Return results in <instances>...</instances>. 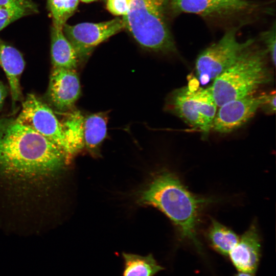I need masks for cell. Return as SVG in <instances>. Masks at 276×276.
<instances>
[{
  "label": "cell",
  "instance_id": "obj_1",
  "mask_svg": "<svg viewBox=\"0 0 276 276\" xmlns=\"http://www.w3.org/2000/svg\"><path fill=\"white\" fill-rule=\"evenodd\" d=\"M71 160L57 146L16 118L0 119V174L22 182L56 176Z\"/></svg>",
  "mask_w": 276,
  "mask_h": 276
},
{
  "label": "cell",
  "instance_id": "obj_2",
  "mask_svg": "<svg viewBox=\"0 0 276 276\" xmlns=\"http://www.w3.org/2000/svg\"><path fill=\"white\" fill-rule=\"evenodd\" d=\"M209 201L190 192L173 173L165 171L155 175L141 193L138 202L156 208L177 227L181 238L201 250L197 236L199 213Z\"/></svg>",
  "mask_w": 276,
  "mask_h": 276
},
{
  "label": "cell",
  "instance_id": "obj_3",
  "mask_svg": "<svg viewBox=\"0 0 276 276\" xmlns=\"http://www.w3.org/2000/svg\"><path fill=\"white\" fill-rule=\"evenodd\" d=\"M255 40L237 60L214 80L209 86L217 106L253 95L272 80L267 65V52L259 48Z\"/></svg>",
  "mask_w": 276,
  "mask_h": 276
},
{
  "label": "cell",
  "instance_id": "obj_4",
  "mask_svg": "<svg viewBox=\"0 0 276 276\" xmlns=\"http://www.w3.org/2000/svg\"><path fill=\"white\" fill-rule=\"evenodd\" d=\"M170 0H128L123 16L125 28L141 47L157 53H171L176 48L167 19Z\"/></svg>",
  "mask_w": 276,
  "mask_h": 276
},
{
  "label": "cell",
  "instance_id": "obj_5",
  "mask_svg": "<svg viewBox=\"0 0 276 276\" xmlns=\"http://www.w3.org/2000/svg\"><path fill=\"white\" fill-rule=\"evenodd\" d=\"M217 105L209 87L202 88L191 80L188 86L173 91L167 99L166 110L207 136L212 129Z\"/></svg>",
  "mask_w": 276,
  "mask_h": 276
},
{
  "label": "cell",
  "instance_id": "obj_6",
  "mask_svg": "<svg viewBox=\"0 0 276 276\" xmlns=\"http://www.w3.org/2000/svg\"><path fill=\"white\" fill-rule=\"evenodd\" d=\"M240 26L228 29L221 38L203 50L195 62L198 82L205 85L232 65L255 39L240 42L237 33Z\"/></svg>",
  "mask_w": 276,
  "mask_h": 276
},
{
  "label": "cell",
  "instance_id": "obj_7",
  "mask_svg": "<svg viewBox=\"0 0 276 276\" xmlns=\"http://www.w3.org/2000/svg\"><path fill=\"white\" fill-rule=\"evenodd\" d=\"M16 119L39 133L60 149L71 160L74 155L68 143L63 121L35 95H28Z\"/></svg>",
  "mask_w": 276,
  "mask_h": 276
},
{
  "label": "cell",
  "instance_id": "obj_8",
  "mask_svg": "<svg viewBox=\"0 0 276 276\" xmlns=\"http://www.w3.org/2000/svg\"><path fill=\"white\" fill-rule=\"evenodd\" d=\"M125 29L122 17L101 22L65 24L62 31L76 53L78 62H85L101 43Z\"/></svg>",
  "mask_w": 276,
  "mask_h": 276
},
{
  "label": "cell",
  "instance_id": "obj_9",
  "mask_svg": "<svg viewBox=\"0 0 276 276\" xmlns=\"http://www.w3.org/2000/svg\"><path fill=\"white\" fill-rule=\"evenodd\" d=\"M173 12L193 13L207 19L224 20L259 12L261 4L247 0H170Z\"/></svg>",
  "mask_w": 276,
  "mask_h": 276
},
{
  "label": "cell",
  "instance_id": "obj_10",
  "mask_svg": "<svg viewBox=\"0 0 276 276\" xmlns=\"http://www.w3.org/2000/svg\"><path fill=\"white\" fill-rule=\"evenodd\" d=\"M265 94L253 95L229 101L219 106L212 129L220 133H231L243 126L255 114Z\"/></svg>",
  "mask_w": 276,
  "mask_h": 276
},
{
  "label": "cell",
  "instance_id": "obj_11",
  "mask_svg": "<svg viewBox=\"0 0 276 276\" xmlns=\"http://www.w3.org/2000/svg\"><path fill=\"white\" fill-rule=\"evenodd\" d=\"M80 95V83L76 70L52 67L47 93L52 107L59 112H67Z\"/></svg>",
  "mask_w": 276,
  "mask_h": 276
},
{
  "label": "cell",
  "instance_id": "obj_12",
  "mask_svg": "<svg viewBox=\"0 0 276 276\" xmlns=\"http://www.w3.org/2000/svg\"><path fill=\"white\" fill-rule=\"evenodd\" d=\"M261 244L255 224L239 240L228 257L238 272L255 274L260 261Z\"/></svg>",
  "mask_w": 276,
  "mask_h": 276
},
{
  "label": "cell",
  "instance_id": "obj_13",
  "mask_svg": "<svg viewBox=\"0 0 276 276\" xmlns=\"http://www.w3.org/2000/svg\"><path fill=\"white\" fill-rule=\"evenodd\" d=\"M25 65L20 52L0 38V66L8 80L12 107L21 99L20 79Z\"/></svg>",
  "mask_w": 276,
  "mask_h": 276
},
{
  "label": "cell",
  "instance_id": "obj_14",
  "mask_svg": "<svg viewBox=\"0 0 276 276\" xmlns=\"http://www.w3.org/2000/svg\"><path fill=\"white\" fill-rule=\"evenodd\" d=\"M51 37L52 67L76 70L79 63L76 53L62 29L52 26Z\"/></svg>",
  "mask_w": 276,
  "mask_h": 276
},
{
  "label": "cell",
  "instance_id": "obj_15",
  "mask_svg": "<svg viewBox=\"0 0 276 276\" xmlns=\"http://www.w3.org/2000/svg\"><path fill=\"white\" fill-rule=\"evenodd\" d=\"M107 116L104 112L84 116V148L93 156H100L101 144L107 135Z\"/></svg>",
  "mask_w": 276,
  "mask_h": 276
},
{
  "label": "cell",
  "instance_id": "obj_16",
  "mask_svg": "<svg viewBox=\"0 0 276 276\" xmlns=\"http://www.w3.org/2000/svg\"><path fill=\"white\" fill-rule=\"evenodd\" d=\"M123 276H154L164 269L151 254L147 256L123 253Z\"/></svg>",
  "mask_w": 276,
  "mask_h": 276
},
{
  "label": "cell",
  "instance_id": "obj_17",
  "mask_svg": "<svg viewBox=\"0 0 276 276\" xmlns=\"http://www.w3.org/2000/svg\"><path fill=\"white\" fill-rule=\"evenodd\" d=\"M207 237L215 251L227 257L239 238L234 231L215 220L212 221Z\"/></svg>",
  "mask_w": 276,
  "mask_h": 276
},
{
  "label": "cell",
  "instance_id": "obj_18",
  "mask_svg": "<svg viewBox=\"0 0 276 276\" xmlns=\"http://www.w3.org/2000/svg\"><path fill=\"white\" fill-rule=\"evenodd\" d=\"M84 118L80 111L75 110L68 112L63 120L66 136L74 156L84 149Z\"/></svg>",
  "mask_w": 276,
  "mask_h": 276
},
{
  "label": "cell",
  "instance_id": "obj_19",
  "mask_svg": "<svg viewBox=\"0 0 276 276\" xmlns=\"http://www.w3.org/2000/svg\"><path fill=\"white\" fill-rule=\"evenodd\" d=\"M79 0H48L53 26L62 29L77 9Z\"/></svg>",
  "mask_w": 276,
  "mask_h": 276
},
{
  "label": "cell",
  "instance_id": "obj_20",
  "mask_svg": "<svg viewBox=\"0 0 276 276\" xmlns=\"http://www.w3.org/2000/svg\"><path fill=\"white\" fill-rule=\"evenodd\" d=\"M33 13L19 6H0V30L12 22Z\"/></svg>",
  "mask_w": 276,
  "mask_h": 276
},
{
  "label": "cell",
  "instance_id": "obj_21",
  "mask_svg": "<svg viewBox=\"0 0 276 276\" xmlns=\"http://www.w3.org/2000/svg\"><path fill=\"white\" fill-rule=\"evenodd\" d=\"M260 39L265 45V49L269 55L273 65L275 64V25L261 34Z\"/></svg>",
  "mask_w": 276,
  "mask_h": 276
},
{
  "label": "cell",
  "instance_id": "obj_22",
  "mask_svg": "<svg viewBox=\"0 0 276 276\" xmlns=\"http://www.w3.org/2000/svg\"><path fill=\"white\" fill-rule=\"evenodd\" d=\"M0 6H19L31 11L33 13L38 12L37 6L31 0H0Z\"/></svg>",
  "mask_w": 276,
  "mask_h": 276
},
{
  "label": "cell",
  "instance_id": "obj_23",
  "mask_svg": "<svg viewBox=\"0 0 276 276\" xmlns=\"http://www.w3.org/2000/svg\"><path fill=\"white\" fill-rule=\"evenodd\" d=\"M260 108L267 114L274 113L275 111V91L265 95L264 99Z\"/></svg>",
  "mask_w": 276,
  "mask_h": 276
},
{
  "label": "cell",
  "instance_id": "obj_24",
  "mask_svg": "<svg viewBox=\"0 0 276 276\" xmlns=\"http://www.w3.org/2000/svg\"><path fill=\"white\" fill-rule=\"evenodd\" d=\"M7 94V88L0 80V109L3 106Z\"/></svg>",
  "mask_w": 276,
  "mask_h": 276
},
{
  "label": "cell",
  "instance_id": "obj_25",
  "mask_svg": "<svg viewBox=\"0 0 276 276\" xmlns=\"http://www.w3.org/2000/svg\"><path fill=\"white\" fill-rule=\"evenodd\" d=\"M235 276H255V274L248 273L238 272V273H236Z\"/></svg>",
  "mask_w": 276,
  "mask_h": 276
},
{
  "label": "cell",
  "instance_id": "obj_26",
  "mask_svg": "<svg viewBox=\"0 0 276 276\" xmlns=\"http://www.w3.org/2000/svg\"><path fill=\"white\" fill-rule=\"evenodd\" d=\"M79 1H80L82 2H84V3H90V2H94V1H97V0H79Z\"/></svg>",
  "mask_w": 276,
  "mask_h": 276
}]
</instances>
